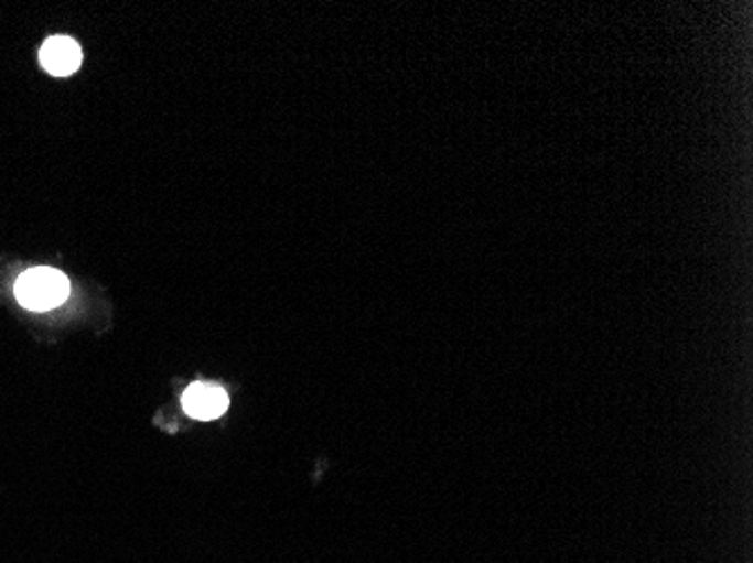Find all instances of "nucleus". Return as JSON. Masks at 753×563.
Returning <instances> with one entry per match:
<instances>
[{
    "label": "nucleus",
    "mask_w": 753,
    "mask_h": 563,
    "mask_svg": "<svg viewBox=\"0 0 753 563\" xmlns=\"http://www.w3.org/2000/svg\"><path fill=\"white\" fill-rule=\"evenodd\" d=\"M41 66L55 77L73 75L82 64V50L68 36L47 39L41 47Z\"/></svg>",
    "instance_id": "3"
},
{
    "label": "nucleus",
    "mask_w": 753,
    "mask_h": 563,
    "mask_svg": "<svg viewBox=\"0 0 753 563\" xmlns=\"http://www.w3.org/2000/svg\"><path fill=\"white\" fill-rule=\"evenodd\" d=\"M183 411L192 418V420H201V422H211L217 420L226 413L228 408V394L224 388L219 386H211V383H192L185 394H183Z\"/></svg>",
    "instance_id": "2"
},
{
    "label": "nucleus",
    "mask_w": 753,
    "mask_h": 563,
    "mask_svg": "<svg viewBox=\"0 0 753 563\" xmlns=\"http://www.w3.org/2000/svg\"><path fill=\"white\" fill-rule=\"evenodd\" d=\"M68 278L55 269H32L17 282V297L30 312L55 310L68 297Z\"/></svg>",
    "instance_id": "1"
}]
</instances>
